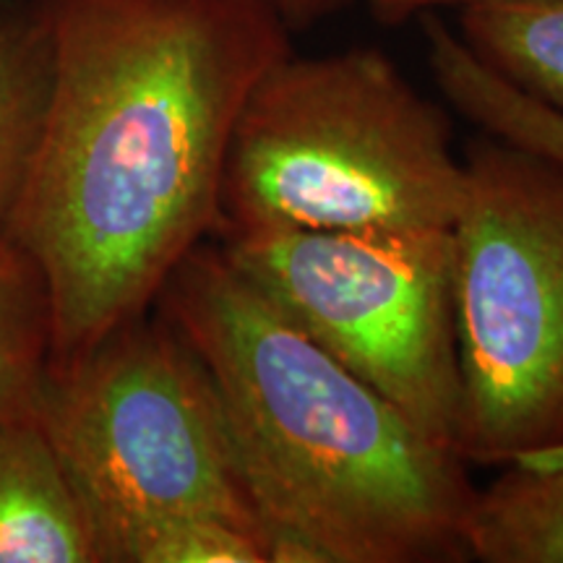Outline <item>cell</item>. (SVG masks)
Returning a JSON list of instances; mask_svg holds the SVG:
<instances>
[{"instance_id": "obj_1", "label": "cell", "mask_w": 563, "mask_h": 563, "mask_svg": "<svg viewBox=\"0 0 563 563\" xmlns=\"http://www.w3.org/2000/svg\"><path fill=\"white\" fill-rule=\"evenodd\" d=\"M53 91L3 235L45 274L53 361L150 313L217 235L232 133L292 53L274 0H40Z\"/></svg>"}, {"instance_id": "obj_12", "label": "cell", "mask_w": 563, "mask_h": 563, "mask_svg": "<svg viewBox=\"0 0 563 563\" xmlns=\"http://www.w3.org/2000/svg\"><path fill=\"white\" fill-rule=\"evenodd\" d=\"M51 361V287L30 253L0 235V418H37Z\"/></svg>"}, {"instance_id": "obj_5", "label": "cell", "mask_w": 563, "mask_h": 563, "mask_svg": "<svg viewBox=\"0 0 563 563\" xmlns=\"http://www.w3.org/2000/svg\"><path fill=\"white\" fill-rule=\"evenodd\" d=\"M37 420L95 511L104 563L115 534L167 517L264 538L214 378L154 308L51 368Z\"/></svg>"}, {"instance_id": "obj_7", "label": "cell", "mask_w": 563, "mask_h": 563, "mask_svg": "<svg viewBox=\"0 0 563 563\" xmlns=\"http://www.w3.org/2000/svg\"><path fill=\"white\" fill-rule=\"evenodd\" d=\"M0 563H104L95 511L37 418H0Z\"/></svg>"}, {"instance_id": "obj_14", "label": "cell", "mask_w": 563, "mask_h": 563, "mask_svg": "<svg viewBox=\"0 0 563 563\" xmlns=\"http://www.w3.org/2000/svg\"><path fill=\"white\" fill-rule=\"evenodd\" d=\"M373 16L384 24H402L407 19L422 16V13H433L435 9H446V5H467L473 0H368Z\"/></svg>"}, {"instance_id": "obj_8", "label": "cell", "mask_w": 563, "mask_h": 563, "mask_svg": "<svg viewBox=\"0 0 563 563\" xmlns=\"http://www.w3.org/2000/svg\"><path fill=\"white\" fill-rule=\"evenodd\" d=\"M53 91V34L40 0H0V235L16 207Z\"/></svg>"}, {"instance_id": "obj_11", "label": "cell", "mask_w": 563, "mask_h": 563, "mask_svg": "<svg viewBox=\"0 0 563 563\" xmlns=\"http://www.w3.org/2000/svg\"><path fill=\"white\" fill-rule=\"evenodd\" d=\"M456 34L493 74L563 112V0H473Z\"/></svg>"}, {"instance_id": "obj_10", "label": "cell", "mask_w": 563, "mask_h": 563, "mask_svg": "<svg viewBox=\"0 0 563 563\" xmlns=\"http://www.w3.org/2000/svg\"><path fill=\"white\" fill-rule=\"evenodd\" d=\"M420 19L433 79L452 108L493 139L563 162V112L493 74L435 13Z\"/></svg>"}, {"instance_id": "obj_3", "label": "cell", "mask_w": 563, "mask_h": 563, "mask_svg": "<svg viewBox=\"0 0 563 563\" xmlns=\"http://www.w3.org/2000/svg\"><path fill=\"white\" fill-rule=\"evenodd\" d=\"M452 121L376 47L290 53L232 133L214 238L249 230H452Z\"/></svg>"}, {"instance_id": "obj_15", "label": "cell", "mask_w": 563, "mask_h": 563, "mask_svg": "<svg viewBox=\"0 0 563 563\" xmlns=\"http://www.w3.org/2000/svg\"><path fill=\"white\" fill-rule=\"evenodd\" d=\"M274 3H277L287 24L295 30V26H308L313 21L329 16V13L340 11L350 0H274Z\"/></svg>"}, {"instance_id": "obj_6", "label": "cell", "mask_w": 563, "mask_h": 563, "mask_svg": "<svg viewBox=\"0 0 563 563\" xmlns=\"http://www.w3.org/2000/svg\"><path fill=\"white\" fill-rule=\"evenodd\" d=\"M217 245L308 340L456 449L452 230H249Z\"/></svg>"}, {"instance_id": "obj_2", "label": "cell", "mask_w": 563, "mask_h": 563, "mask_svg": "<svg viewBox=\"0 0 563 563\" xmlns=\"http://www.w3.org/2000/svg\"><path fill=\"white\" fill-rule=\"evenodd\" d=\"M220 391L269 563L467 559V462L308 340L220 245L154 302Z\"/></svg>"}, {"instance_id": "obj_4", "label": "cell", "mask_w": 563, "mask_h": 563, "mask_svg": "<svg viewBox=\"0 0 563 563\" xmlns=\"http://www.w3.org/2000/svg\"><path fill=\"white\" fill-rule=\"evenodd\" d=\"M452 232L456 452L504 467L563 446V162L477 141Z\"/></svg>"}, {"instance_id": "obj_13", "label": "cell", "mask_w": 563, "mask_h": 563, "mask_svg": "<svg viewBox=\"0 0 563 563\" xmlns=\"http://www.w3.org/2000/svg\"><path fill=\"white\" fill-rule=\"evenodd\" d=\"M108 563H269V548L249 527L211 517H167L110 540Z\"/></svg>"}, {"instance_id": "obj_9", "label": "cell", "mask_w": 563, "mask_h": 563, "mask_svg": "<svg viewBox=\"0 0 563 563\" xmlns=\"http://www.w3.org/2000/svg\"><path fill=\"white\" fill-rule=\"evenodd\" d=\"M467 559L563 563V446L504 464V473L477 490Z\"/></svg>"}]
</instances>
